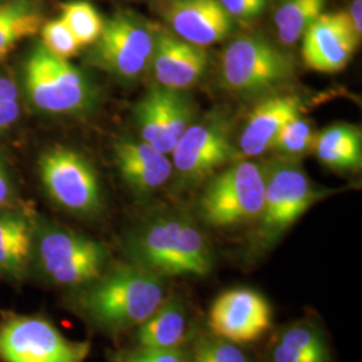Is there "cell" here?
Listing matches in <instances>:
<instances>
[{
  "instance_id": "6da1fadb",
  "label": "cell",
  "mask_w": 362,
  "mask_h": 362,
  "mask_svg": "<svg viewBox=\"0 0 362 362\" xmlns=\"http://www.w3.org/2000/svg\"><path fill=\"white\" fill-rule=\"evenodd\" d=\"M130 257L158 276H206L214 266L208 238L199 224L179 209L158 211L130 233Z\"/></svg>"
},
{
  "instance_id": "7a4b0ae2",
  "label": "cell",
  "mask_w": 362,
  "mask_h": 362,
  "mask_svg": "<svg viewBox=\"0 0 362 362\" xmlns=\"http://www.w3.org/2000/svg\"><path fill=\"white\" fill-rule=\"evenodd\" d=\"M167 299L163 276L141 266H121L91 282L79 296V308L109 330L143 324Z\"/></svg>"
},
{
  "instance_id": "3957f363",
  "label": "cell",
  "mask_w": 362,
  "mask_h": 362,
  "mask_svg": "<svg viewBox=\"0 0 362 362\" xmlns=\"http://www.w3.org/2000/svg\"><path fill=\"white\" fill-rule=\"evenodd\" d=\"M296 71L293 57L260 35H243L221 54L220 86L242 98H263L288 83Z\"/></svg>"
},
{
  "instance_id": "277c9868",
  "label": "cell",
  "mask_w": 362,
  "mask_h": 362,
  "mask_svg": "<svg viewBox=\"0 0 362 362\" xmlns=\"http://www.w3.org/2000/svg\"><path fill=\"white\" fill-rule=\"evenodd\" d=\"M263 165L266 185L258 235L263 245L272 246L329 192L314 187L296 158L279 157Z\"/></svg>"
},
{
  "instance_id": "5b68a950",
  "label": "cell",
  "mask_w": 362,
  "mask_h": 362,
  "mask_svg": "<svg viewBox=\"0 0 362 362\" xmlns=\"http://www.w3.org/2000/svg\"><path fill=\"white\" fill-rule=\"evenodd\" d=\"M264 165L240 161L212 177L199 200L202 220L212 227H235L259 219L264 202Z\"/></svg>"
},
{
  "instance_id": "8992f818",
  "label": "cell",
  "mask_w": 362,
  "mask_h": 362,
  "mask_svg": "<svg viewBox=\"0 0 362 362\" xmlns=\"http://www.w3.org/2000/svg\"><path fill=\"white\" fill-rule=\"evenodd\" d=\"M26 90L35 107L52 115L89 110L97 95L90 79L79 69L54 57L42 45L27 58Z\"/></svg>"
},
{
  "instance_id": "52a82bcc",
  "label": "cell",
  "mask_w": 362,
  "mask_h": 362,
  "mask_svg": "<svg viewBox=\"0 0 362 362\" xmlns=\"http://www.w3.org/2000/svg\"><path fill=\"white\" fill-rule=\"evenodd\" d=\"M233 121L223 112L196 118L170 152L179 187H194L227 164L233 156Z\"/></svg>"
},
{
  "instance_id": "ba28073f",
  "label": "cell",
  "mask_w": 362,
  "mask_h": 362,
  "mask_svg": "<svg viewBox=\"0 0 362 362\" xmlns=\"http://www.w3.org/2000/svg\"><path fill=\"white\" fill-rule=\"evenodd\" d=\"M156 34L157 28L137 13H115L93 43L91 62L119 79L136 81L151 69Z\"/></svg>"
},
{
  "instance_id": "9c48e42d",
  "label": "cell",
  "mask_w": 362,
  "mask_h": 362,
  "mask_svg": "<svg viewBox=\"0 0 362 362\" xmlns=\"http://www.w3.org/2000/svg\"><path fill=\"white\" fill-rule=\"evenodd\" d=\"M90 342L66 338L47 320L10 315L0 322V358L6 362H83Z\"/></svg>"
},
{
  "instance_id": "30bf717a",
  "label": "cell",
  "mask_w": 362,
  "mask_h": 362,
  "mask_svg": "<svg viewBox=\"0 0 362 362\" xmlns=\"http://www.w3.org/2000/svg\"><path fill=\"white\" fill-rule=\"evenodd\" d=\"M43 274L58 286L91 284L101 276L106 252L101 243L67 230H50L38 243Z\"/></svg>"
},
{
  "instance_id": "8fae6325",
  "label": "cell",
  "mask_w": 362,
  "mask_h": 362,
  "mask_svg": "<svg viewBox=\"0 0 362 362\" xmlns=\"http://www.w3.org/2000/svg\"><path fill=\"white\" fill-rule=\"evenodd\" d=\"M40 176L52 200L77 215H91L101 207L95 170L77 152L52 149L40 160Z\"/></svg>"
},
{
  "instance_id": "7c38bea8",
  "label": "cell",
  "mask_w": 362,
  "mask_h": 362,
  "mask_svg": "<svg viewBox=\"0 0 362 362\" xmlns=\"http://www.w3.org/2000/svg\"><path fill=\"white\" fill-rule=\"evenodd\" d=\"M208 322L218 336L230 342H255L272 327V306L258 291L236 287L215 299Z\"/></svg>"
},
{
  "instance_id": "4fadbf2b",
  "label": "cell",
  "mask_w": 362,
  "mask_h": 362,
  "mask_svg": "<svg viewBox=\"0 0 362 362\" xmlns=\"http://www.w3.org/2000/svg\"><path fill=\"white\" fill-rule=\"evenodd\" d=\"M358 45L348 13H321L303 34L302 57L311 70L333 74L346 67Z\"/></svg>"
},
{
  "instance_id": "5bb4252c",
  "label": "cell",
  "mask_w": 362,
  "mask_h": 362,
  "mask_svg": "<svg viewBox=\"0 0 362 362\" xmlns=\"http://www.w3.org/2000/svg\"><path fill=\"white\" fill-rule=\"evenodd\" d=\"M208 64L209 58L204 47L157 28L149 69L155 76V83L167 89L185 91L204 76Z\"/></svg>"
},
{
  "instance_id": "9a60e30c",
  "label": "cell",
  "mask_w": 362,
  "mask_h": 362,
  "mask_svg": "<svg viewBox=\"0 0 362 362\" xmlns=\"http://www.w3.org/2000/svg\"><path fill=\"white\" fill-rule=\"evenodd\" d=\"M163 15L179 38L206 47L226 38L233 18L220 0H167Z\"/></svg>"
},
{
  "instance_id": "2e32d148",
  "label": "cell",
  "mask_w": 362,
  "mask_h": 362,
  "mask_svg": "<svg viewBox=\"0 0 362 362\" xmlns=\"http://www.w3.org/2000/svg\"><path fill=\"white\" fill-rule=\"evenodd\" d=\"M302 100L296 94H270L260 98L247 117L239 139L242 155L255 157L272 149L286 124L300 117Z\"/></svg>"
},
{
  "instance_id": "e0dca14e",
  "label": "cell",
  "mask_w": 362,
  "mask_h": 362,
  "mask_svg": "<svg viewBox=\"0 0 362 362\" xmlns=\"http://www.w3.org/2000/svg\"><path fill=\"white\" fill-rule=\"evenodd\" d=\"M116 161L124 180L139 194H152L172 179L173 167L168 155L143 140L116 144Z\"/></svg>"
},
{
  "instance_id": "ac0fdd59",
  "label": "cell",
  "mask_w": 362,
  "mask_h": 362,
  "mask_svg": "<svg viewBox=\"0 0 362 362\" xmlns=\"http://www.w3.org/2000/svg\"><path fill=\"white\" fill-rule=\"evenodd\" d=\"M189 320L177 298H167L157 310L139 325L137 342L143 349H179L189 337Z\"/></svg>"
},
{
  "instance_id": "d6986e66",
  "label": "cell",
  "mask_w": 362,
  "mask_h": 362,
  "mask_svg": "<svg viewBox=\"0 0 362 362\" xmlns=\"http://www.w3.org/2000/svg\"><path fill=\"white\" fill-rule=\"evenodd\" d=\"M314 151L327 168L357 170L362 165L361 129L350 124L330 125L317 134Z\"/></svg>"
},
{
  "instance_id": "ffe728a7",
  "label": "cell",
  "mask_w": 362,
  "mask_h": 362,
  "mask_svg": "<svg viewBox=\"0 0 362 362\" xmlns=\"http://www.w3.org/2000/svg\"><path fill=\"white\" fill-rule=\"evenodd\" d=\"M43 13L34 0H6L0 3V61L16 45L40 31Z\"/></svg>"
},
{
  "instance_id": "44dd1931",
  "label": "cell",
  "mask_w": 362,
  "mask_h": 362,
  "mask_svg": "<svg viewBox=\"0 0 362 362\" xmlns=\"http://www.w3.org/2000/svg\"><path fill=\"white\" fill-rule=\"evenodd\" d=\"M177 91L153 83L134 107V118L141 140L155 146L157 151L168 127Z\"/></svg>"
},
{
  "instance_id": "7402d4cb",
  "label": "cell",
  "mask_w": 362,
  "mask_h": 362,
  "mask_svg": "<svg viewBox=\"0 0 362 362\" xmlns=\"http://www.w3.org/2000/svg\"><path fill=\"white\" fill-rule=\"evenodd\" d=\"M272 362H329L324 338L311 325H293L272 346Z\"/></svg>"
},
{
  "instance_id": "603a6c76",
  "label": "cell",
  "mask_w": 362,
  "mask_h": 362,
  "mask_svg": "<svg viewBox=\"0 0 362 362\" xmlns=\"http://www.w3.org/2000/svg\"><path fill=\"white\" fill-rule=\"evenodd\" d=\"M31 248V227L23 216L0 215V272L19 275Z\"/></svg>"
},
{
  "instance_id": "cb8c5ba5",
  "label": "cell",
  "mask_w": 362,
  "mask_h": 362,
  "mask_svg": "<svg viewBox=\"0 0 362 362\" xmlns=\"http://www.w3.org/2000/svg\"><path fill=\"white\" fill-rule=\"evenodd\" d=\"M327 0H281L275 13L274 25L279 40L285 46L297 43L311 23L324 13Z\"/></svg>"
},
{
  "instance_id": "d4e9b609",
  "label": "cell",
  "mask_w": 362,
  "mask_h": 362,
  "mask_svg": "<svg viewBox=\"0 0 362 362\" xmlns=\"http://www.w3.org/2000/svg\"><path fill=\"white\" fill-rule=\"evenodd\" d=\"M61 19L82 47L93 45L100 38L104 27L101 15L91 3L85 0H71L62 4Z\"/></svg>"
},
{
  "instance_id": "484cf974",
  "label": "cell",
  "mask_w": 362,
  "mask_h": 362,
  "mask_svg": "<svg viewBox=\"0 0 362 362\" xmlns=\"http://www.w3.org/2000/svg\"><path fill=\"white\" fill-rule=\"evenodd\" d=\"M317 134L306 119L298 117L279 132L272 149L286 158H297L314 151Z\"/></svg>"
},
{
  "instance_id": "4316f807",
  "label": "cell",
  "mask_w": 362,
  "mask_h": 362,
  "mask_svg": "<svg viewBox=\"0 0 362 362\" xmlns=\"http://www.w3.org/2000/svg\"><path fill=\"white\" fill-rule=\"evenodd\" d=\"M40 37L42 46L59 59L69 61L82 49L81 43L61 18L50 21L40 27Z\"/></svg>"
},
{
  "instance_id": "83f0119b",
  "label": "cell",
  "mask_w": 362,
  "mask_h": 362,
  "mask_svg": "<svg viewBox=\"0 0 362 362\" xmlns=\"http://www.w3.org/2000/svg\"><path fill=\"white\" fill-rule=\"evenodd\" d=\"M194 362H250L246 354L223 339H200L194 345Z\"/></svg>"
},
{
  "instance_id": "f1b7e54d",
  "label": "cell",
  "mask_w": 362,
  "mask_h": 362,
  "mask_svg": "<svg viewBox=\"0 0 362 362\" xmlns=\"http://www.w3.org/2000/svg\"><path fill=\"white\" fill-rule=\"evenodd\" d=\"M224 10L233 18L251 21L264 11L267 0H220Z\"/></svg>"
},
{
  "instance_id": "f546056e",
  "label": "cell",
  "mask_w": 362,
  "mask_h": 362,
  "mask_svg": "<svg viewBox=\"0 0 362 362\" xmlns=\"http://www.w3.org/2000/svg\"><path fill=\"white\" fill-rule=\"evenodd\" d=\"M122 362H188L179 349H143L129 353Z\"/></svg>"
},
{
  "instance_id": "4dcf8cb0",
  "label": "cell",
  "mask_w": 362,
  "mask_h": 362,
  "mask_svg": "<svg viewBox=\"0 0 362 362\" xmlns=\"http://www.w3.org/2000/svg\"><path fill=\"white\" fill-rule=\"evenodd\" d=\"M21 113L18 101L0 103V132L10 128Z\"/></svg>"
},
{
  "instance_id": "1f68e13d",
  "label": "cell",
  "mask_w": 362,
  "mask_h": 362,
  "mask_svg": "<svg viewBox=\"0 0 362 362\" xmlns=\"http://www.w3.org/2000/svg\"><path fill=\"white\" fill-rule=\"evenodd\" d=\"M18 88L11 78L0 76V103L18 101Z\"/></svg>"
},
{
  "instance_id": "d6a6232c",
  "label": "cell",
  "mask_w": 362,
  "mask_h": 362,
  "mask_svg": "<svg viewBox=\"0 0 362 362\" xmlns=\"http://www.w3.org/2000/svg\"><path fill=\"white\" fill-rule=\"evenodd\" d=\"M351 27L357 35V38L361 40L362 34V0H351L350 10L348 13Z\"/></svg>"
},
{
  "instance_id": "836d02e7",
  "label": "cell",
  "mask_w": 362,
  "mask_h": 362,
  "mask_svg": "<svg viewBox=\"0 0 362 362\" xmlns=\"http://www.w3.org/2000/svg\"><path fill=\"white\" fill-rule=\"evenodd\" d=\"M10 196V184L3 168L0 167V207H3Z\"/></svg>"
}]
</instances>
